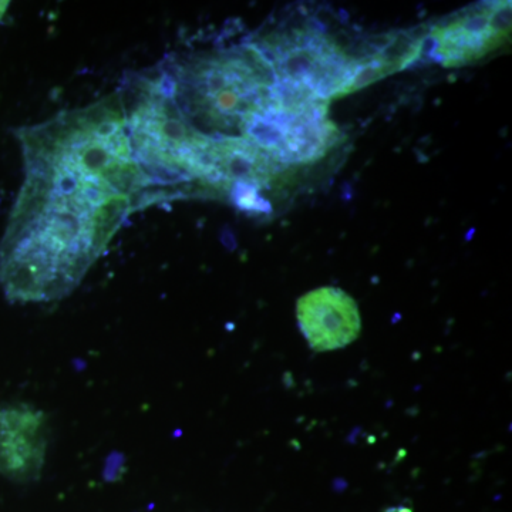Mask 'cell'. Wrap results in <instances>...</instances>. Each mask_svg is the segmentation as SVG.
I'll return each instance as SVG.
<instances>
[{
    "label": "cell",
    "mask_w": 512,
    "mask_h": 512,
    "mask_svg": "<svg viewBox=\"0 0 512 512\" xmlns=\"http://www.w3.org/2000/svg\"><path fill=\"white\" fill-rule=\"evenodd\" d=\"M328 107V101L305 99L274 86L238 131L282 167L315 163L345 138L328 119Z\"/></svg>",
    "instance_id": "6da1fadb"
},
{
    "label": "cell",
    "mask_w": 512,
    "mask_h": 512,
    "mask_svg": "<svg viewBox=\"0 0 512 512\" xmlns=\"http://www.w3.org/2000/svg\"><path fill=\"white\" fill-rule=\"evenodd\" d=\"M252 43L271 64L275 86L306 99H340L359 67V57L350 56L319 29L272 32Z\"/></svg>",
    "instance_id": "7a4b0ae2"
},
{
    "label": "cell",
    "mask_w": 512,
    "mask_h": 512,
    "mask_svg": "<svg viewBox=\"0 0 512 512\" xmlns=\"http://www.w3.org/2000/svg\"><path fill=\"white\" fill-rule=\"evenodd\" d=\"M511 37V2H490L460 10L426 30L420 59L463 67L500 49Z\"/></svg>",
    "instance_id": "3957f363"
},
{
    "label": "cell",
    "mask_w": 512,
    "mask_h": 512,
    "mask_svg": "<svg viewBox=\"0 0 512 512\" xmlns=\"http://www.w3.org/2000/svg\"><path fill=\"white\" fill-rule=\"evenodd\" d=\"M296 318L303 338L316 353L346 348L362 330L355 299L335 286H323L303 295L296 305Z\"/></svg>",
    "instance_id": "277c9868"
},
{
    "label": "cell",
    "mask_w": 512,
    "mask_h": 512,
    "mask_svg": "<svg viewBox=\"0 0 512 512\" xmlns=\"http://www.w3.org/2000/svg\"><path fill=\"white\" fill-rule=\"evenodd\" d=\"M39 427L32 410H0V474L15 478L25 473L35 458Z\"/></svg>",
    "instance_id": "5b68a950"
},
{
    "label": "cell",
    "mask_w": 512,
    "mask_h": 512,
    "mask_svg": "<svg viewBox=\"0 0 512 512\" xmlns=\"http://www.w3.org/2000/svg\"><path fill=\"white\" fill-rule=\"evenodd\" d=\"M229 197L238 210L252 215H268L272 212V205L261 194L259 188L251 184L235 183L229 188Z\"/></svg>",
    "instance_id": "8992f818"
},
{
    "label": "cell",
    "mask_w": 512,
    "mask_h": 512,
    "mask_svg": "<svg viewBox=\"0 0 512 512\" xmlns=\"http://www.w3.org/2000/svg\"><path fill=\"white\" fill-rule=\"evenodd\" d=\"M9 2H0V18H2L3 13L6 12V9H8Z\"/></svg>",
    "instance_id": "52a82bcc"
}]
</instances>
